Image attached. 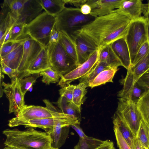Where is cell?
I'll use <instances>...</instances> for the list:
<instances>
[{"instance_id": "obj_1", "label": "cell", "mask_w": 149, "mask_h": 149, "mask_svg": "<svg viewBox=\"0 0 149 149\" xmlns=\"http://www.w3.org/2000/svg\"><path fill=\"white\" fill-rule=\"evenodd\" d=\"M132 20L127 15L115 9L108 15L96 17L72 34L81 36L97 49H102L125 37Z\"/></svg>"}, {"instance_id": "obj_2", "label": "cell", "mask_w": 149, "mask_h": 149, "mask_svg": "<svg viewBox=\"0 0 149 149\" xmlns=\"http://www.w3.org/2000/svg\"><path fill=\"white\" fill-rule=\"evenodd\" d=\"M2 133L6 136L5 146L24 149H50L52 141L46 132L29 127L23 130L7 129Z\"/></svg>"}, {"instance_id": "obj_3", "label": "cell", "mask_w": 149, "mask_h": 149, "mask_svg": "<svg viewBox=\"0 0 149 149\" xmlns=\"http://www.w3.org/2000/svg\"><path fill=\"white\" fill-rule=\"evenodd\" d=\"M95 17L81 13L80 8L66 7L56 17L55 28L70 36L93 21Z\"/></svg>"}, {"instance_id": "obj_4", "label": "cell", "mask_w": 149, "mask_h": 149, "mask_svg": "<svg viewBox=\"0 0 149 149\" xmlns=\"http://www.w3.org/2000/svg\"><path fill=\"white\" fill-rule=\"evenodd\" d=\"M56 23V17L43 12L31 22L26 25L24 35H27L47 49L50 36Z\"/></svg>"}, {"instance_id": "obj_5", "label": "cell", "mask_w": 149, "mask_h": 149, "mask_svg": "<svg viewBox=\"0 0 149 149\" xmlns=\"http://www.w3.org/2000/svg\"><path fill=\"white\" fill-rule=\"evenodd\" d=\"M147 20L144 16L130 23L125 38L130 53L131 65L139 48L147 41Z\"/></svg>"}, {"instance_id": "obj_6", "label": "cell", "mask_w": 149, "mask_h": 149, "mask_svg": "<svg viewBox=\"0 0 149 149\" xmlns=\"http://www.w3.org/2000/svg\"><path fill=\"white\" fill-rule=\"evenodd\" d=\"M43 101L46 105V107L25 105L21 109L15 114L16 117L26 120L76 117L64 113L60 110L58 111L48 100L44 99Z\"/></svg>"}, {"instance_id": "obj_7", "label": "cell", "mask_w": 149, "mask_h": 149, "mask_svg": "<svg viewBox=\"0 0 149 149\" xmlns=\"http://www.w3.org/2000/svg\"><path fill=\"white\" fill-rule=\"evenodd\" d=\"M118 100L116 112L123 118L136 137L143 119L137 103L124 98L120 97Z\"/></svg>"}, {"instance_id": "obj_8", "label": "cell", "mask_w": 149, "mask_h": 149, "mask_svg": "<svg viewBox=\"0 0 149 149\" xmlns=\"http://www.w3.org/2000/svg\"><path fill=\"white\" fill-rule=\"evenodd\" d=\"M49 57L50 67L58 73L61 78L78 66L59 41Z\"/></svg>"}, {"instance_id": "obj_9", "label": "cell", "mask_w": 149, "mask_h": 149, "mask_svg": "<svg viewBox=\"0 0 149 149\" xmlns=\"http://www.w3.org/2000/svg\"><path fill=\"white\" fill-rule=\"evenodd\" d=\"M80 121L76 117L69 118H50L26 120L16 117L9 120L8 125L10 127L23 125L25 127H38L43 129L46 132H47L60 122H67L74 124L80 123Z\"/></svg>"}, {"instance_id": "obj_10", "label": "cell", "mask_w": 149, "mask_h": 149, "mask_svg": "<svg viewBox=\"0 0 149 149\" xmlns=\"http://www.w3.org/2000/svg\"><path fill=\"white\" fill-rule=\"evenodd\" d=\"M101 48L97 49L85 62L64 75L58 83L62 88L77 79H80L91 71L98 62Z\"/></svg>"}, {"instance_id": "obj_11", "label": "cell", "mask_w": 149, "mask_h": 149, "mask_svg": "<svg viewBox=\"0 0 149 149\" xmlns=\"http://www.w3.org/2000/svg\"><path fill=\"white\" fill-rule=\"evenodd\" d=\"M1 86L4 87L3 91L6 95L9 103V113L15 114L24 106V96L20 88L19 79L16 77L11 79L10 83L2 81Z\"/></svg>"}, {"instance_id": "obj_12", "label": "cell", "mask_w": 149, "mask_h": 149, "mask_svg": "<svg viewBox=\"0 0 149 149\" xmlns=\"http://www.w3.org/2000/svg\"><path fill=\"white\" fill-rule=\"evenodd\" d=\"M23 51L22 58L17 69V77L20 79L24 78L29 66L37 56L43 47L38 42L29 36L23 43Z\"/></svg>"}, {"instance_id": "obj_13", "label": "cell", "mask_w": 149, "mask_h": 149, "mask_svg": "<svg viewBox=\"0 0 149 149\" xmlns=\"http://www.w3.org/2000/svg\"><path fill=\"white\" fill-rule=\"evenodd\" d=\"M123 0H88L86 3L90 6V14L95 17L108 15L119 8Z\"/></svg>"}, {"instance_id": "obj_14", "label": "cell", "mask_w": 149, "mask_h": 149, "mask_svg": "<svg viewBox=\"0 0 149 149\" xmlns=\"http://www.w3.org/2000/svg\"><path fill=\"white\" fill-rule=\"evenodd\" d=\"M43 9L39 0H26L16 22L26 25L40 15Z\"/></svg>"}, {"instance_id": "obj_15", "label": "cell", "mask_w": 149, "mask_h": 149, "mask_svg": "<svg viewBox=\"0 0 149 149\" xmlns=\"http://www.w3.org/2000/svg\"><path fill=\"white\" fill-rule=\"evenodd\" d=\"M72 125L67 122H60L46 132L52 139V148L59 149L65 143L69 134L70 126Z\"/></svg>"}, {"instance_id": "obj_16", "label": "cell", "mask_w": 149, "mask_h": 149, "mask_svg": "<svg viewBox=\"0 0 149 149\" xmlns=\"http://www.w3.org/2000/svg\"><path fill=\"white\" fill-rule=\"evenodd\" d=\"M70 36L75 44L78 66L87 61L97 49L78 35L72 34Z\"/></svg>"}, {"instance_id": "obj_17", "label": "cell", "mask_w": 149, "mask_h": 149, "mask_svg": "<svg viewBox=\"0 0 149 149\" xmlns=\"http://www.w3.org/2000/svg\"><path fill=\"white\" fill-rule=\"evenodd\" d=\"M146 4L141 0H123L117 11L123 12L130 16L132 20L139 19L145 12Z\"/></svg>"}, {"instance_id": "obj_18", "label": "cell", "mask_w": 149, "mask_h": 149, "mask_svg": "<svg viewBox=\"0 0 149 149\" xmlns=\"http://www.w3.org/2000/svg\"><path fill=\"white\" fill-rule=\"evenodd\" d=\"M116 55L123 66L127 70L131 63L130 54L125 37L115 41L111 44Z\"/></svg>"}, {"instance_id": "obj_19", "label": "cell", "mask_w": 149, "mask_h": 149, "mask_svg": "<svg viewBox=\"0 0 149 149\" xmlns=\"http://www.w3.org/2000/svg\"><path fill=\"white\" fill-rule=\"evenodd\" d=\"M50 67L47 49L43 47L39 54L28 68L24 78L34 73H40Z\"/></svg>"}, {"instance_id": "obj_20", "label": "cell", "mask_w": 149, "mask_h": 149, "mask_svg": "<svg viewBox=\"0 0 149 149\" xmlns=\"http://www.w3.org/2000/svg\"><path fill=\"white\" fill-rule=\"evenodd\" d=\"M113 125L119 130L123 136L131 149H135L134 139L136 137L131 130L122 117L116 112L113 117Z\"/></svg>"}, {"instance_id": "obj_21", "label": "cell", "mask_w": 149, "mask_h": 149, "mask_svg": "<svg viewBox=\"0 0 149 149\" xmlns=\"http://www.w3.org/2000/svg\"><path fill=\"white\" fill-rule=\"evenodd\" d=\"M23 43L6 56L0 57V60L8 66L14 69H18L23 56Z\"/></svg>"}, {"instance_id": "obj_22", "label": "cell", "mask_w": 149, "mask_h": 149, "mask_svg": "<svg viewBox=\"0 0 149 149\" xmlns=\"http://www.w3.org/2000/svg\"><path fill=\"white\" fill-rule=\"evenodd\" d=\"M39 0L45 11L55 17L65 8V3L63 0Z\"/></svg>"}, {"instance_id": "obj_23", "label": "cell", "mask_w": 149, "mask_h": 149, "mask_svg": "<svg viewBox=\"0 0 149 149\" xmlns=\"http://www.w3.org/2000/svg\"><path fill=\"white\" fill-rule=\"evenodd\" d=\"M59 42L66 53L75 62L77 65V54L74 40L68 35L61 32H59Z\"/></svg>"}, {"instance_id": "obj_24", "label": "cell", "mask_w": 149, "mask_h": 149, "mask_svg": "<svg viewBox=\"0 0 149 149\" xmlns=\"http://www.w3.org/2000/svg\"><path fill=\"white\" fill-rule=\"evenodd\" d=\"M125 77L120 80V83L123 87L118 93V96L120 97L130 100L135 83L133 80L132 72L129 68Z\"/></svg>"}, {"instance_id": "obj_25", "label": "cell", "mask_w": 149, "mask_h": 149, "mask_svg": "<svg viewBox=\"0 0 149 149\" xmlns=\"http://www.w3.org/2000/svg\"><path fill=\"white\" fill-rule=\"evenodd\" d=\"M118 70V68L115 67L103 70L97 76L91 83L88 84V86L92 88L104 84L107 82H113V77Z\"/></svg>"}, {"instance_id": "obj_26", "label": "cell", "mask_w": 149, "mask_h": 149, "mask_svg": "<svg viewBox=\"0 0 149 149\" xmlns=\"http://www.w3.org/2000/svg\"><path fill=\"white\" fill-rule=\"evenodd\" d=\"M99 61H104L113 67L122 66L121 62L113 50L111 45L101 49Z\"/></svg>"}, {"instance_id": "obj_27", "label": "cell", "mask_w": 149, "mask_h": 149, "mask_svg": "<svg viewBox=\"0 0 149 149\" xmlns=\"http://www.w3.org/2000/svg\"><path fill=\"white\" fill-rule=\"evenodd\" d=\"M88 85L84 82H79L75 85L74 90L72 102H71L81 112V106L84 102Z\"/></svg>"}, {"instance_id": "obj_28", "label": "cell", "mask_w": 149, "mask_h": 149, "mask_svg": "<svg viewBox=\"0 0 149 149\" xmlns=\"http://www.w3.org/2000/svg\"><path fill=\"white\" fill-rule=\"evenodd\" d=\"M62 113L77 117L80 121L81 112L72 103L68 102L64 97H59L57 102H54Z\"/></svg>"}, {"instance_id": "obj_29", "label": "cell", "mask_w": 149, "mask_h": 149, "mask_svg": "<svg viewBox=\"0 0 149 149\" xmlns=\"http://www.w3.org/2000/svg\"><path fill=\"white\" fill-rule=\"evenodd\" d=\"M133 75L134 82H137L139 77L149 69V53L134 65L129 68Z\"/></svg>"}, {"instance_id": "obj_30", "label": "cell", "mask_w": 149, "mask_h": 149, "mask_svg": "<svg viewBox=\"0 0 149 149\" xmlns=\"http://www.w3.org/2000/svg\"><path fill=\"white\" fill-rule=\"evenodd\" d=\"M113 68L115 67L111 66L105 62L98 61L96 66L91 71L79 79V82L85 83L88 86L101 72L105 70Z\"/></svg>"}, {"instance_id": "obj_31", "label": "cell", "mask_w": 149, "mask_h": 149, "mask_svg": "<svg viewBox=\"0 0 149 149\" xmlns=\"http://www.w3.org/2000/svg\"><path fill=\"white\" fill-rule=\"evenodd\" d=\"M17 20L8 12L6 16L0 20V46L3 44L5 36L8 32L16 22Z\"/></svg>"}, {"instance_id": "obj_32", "label": "cell", "mask_w": 149, "mask_h": 149, "mask_svg": "<svg viewBox=\"0 0 149 149\" xmlns=\"http://www.w3.org/2000/svg\"><path fill=\"white\" fill-rule=\"evenodd\" d=\"M104 142V141L87 136L84 138H79L73 149H95Z\"/></svg>"}, {"instance_id": "obj_33", "label": "cell", "mask_w": 149, "mask_h": 149, "mask_svg": "<svg viewBox=\"0 0 149 149\" xmlns=\"http://www.w3.org/2000/svg\"><path fill=\"white\" fill-rule=\"evenodd\" d=\"M143 119L149 127V92H146L137 103Z\"/></svg>"}, {"instance_id": "obj_34", "label": "cell", "mask_w": 149, "mask_h": 149, "mask_svg": "<svg viewBox=\"0 0 149 149\" xmlns=\"http://www.w3.org/2000/svg\"><path fill=\"white\" fill-rule=\"evenodd\" d=\"M29 36L10 40L3 44L0 46V57L4 56L15 50L26 41Z\"/></svg>"}, {"instance_id": "obj_35", "label": "cell", "mask_w": 149, "mask_h": 149, "mask_svg": "<svg viewBox=\"0 0 149 149\" xmlns=\"http://www.w3.org/2000/svg\"><path fill=\"white\" fill-rule=\"evenodd\" d=\"M40 74L42 76V82L46 85L51 83H58L61 77L58 73L51 67L41 71Z\"/></svg>"}, {"instance_id": "obj_36", "label": "cell", "mask_w": 149, "mask_h": 149, "mask_svg": "<svg viewBox=\"0 0 149 149\" xmlns=\"http://www.w3.org/2000/svg\"><path fill=\"white\" fill-rule=\"evenodd\" d=\"M10 10V12L17 20L20 16L26 0H5Z\"/></svg>"}, {"instance_id": "obj_37", "label": "cell", "mask_w": 149, "mask_h": 149, "mask_svg": "<svg viewBox=\"0 0 149 149\" xmlns=\"http://www.w3.org/2000/svg\"><path fill=\"white\" fill-rule=\"evenodd\" d=\"M136 137L143 145L149 149V127L142 119Z\"/></svg>"}, {"instance_id": "obj_38", "label": "cell", "mask_w": 149, "mask_h": 149, "mask_svg": "<svg viewBox=\"0 0 149 149\" xmlns=\"http://www.w3.org/2000/svg\"><path fill=\"white\" fill-rule=\"evenodd\" d=\"M41 76L40 73H34L19 80L21 90L24 96L36 82L37 79Z\"/></svg>"}, {"instance_id": "obj_39", "label": "cell", "mask_w": 149, "mask_h": 149, "mask_svg": "<svg viewBox=\"0 0 149 149\" xmlns=\"http://www.w3.org/2000/svg\"><path fill=\"white\" fill-rule=\"evenodd\" d=\"M25 25H26L23 24L16 22L11 29L10 40H17L19 39V38L21 36L24 35V29Z\"/></svg>"}, {"instance_id": "obj_40", "label": "cell", "mask_w": 149, "mask_h": 149, "mask_svg": "<svg viewBox=\"0 0 149 149\" xmlns=\"http://www.w3.org/2000/svg\"><path fill=\"white\" fill-rule=\"evenodd\" d=\"M113 130L119 149H131L117 127L113 125Z\"/></svg>"}, {"instance_id": "obj_41", "label": "cell", "mask_w": 149, "mask_h": 149, "mask_svg": "<svg viewBox=\"0 0 149 149\" xmlns=\"http://www.w3.org/2000/svg\"><path fill=\"white\" fill-rule=\"evenodd\" d=\"M60 33L54 28L51 32L47 48L49 56L51 54L59 41Z\"/></svg>"}, {"instance_id": "obj_42", "label": "cell", "mask_w": 149, "mask_h": 149, "mask_svg": "<svg viewBox=\"0 0 149 149\" xmlns=\"http://www.w3.org/2000/svg\"><path fill=\"white\" fill-rule=\"evenodd\" d=\"M75 86L69 84L62 88L59 90L60 96L64 97L68 102H72Z\"/></svg>"}, {"instance_id": "obj_43", "label": "cell", "mask_w": 149, "mask_h": 149, "mask_svg": "<svg viewBox=\"0 0 149 149\" xmlns=\"http://www.w3.org/2000/svg\"><path fill=\"white\" fill-rule=\"evenodd\" d=\"M149 53V45L147 41L140 47L136 54L133 63L130 66H132L146 56Z\"/></svg>"}, {"instance_id": "obj_44", "label": "cell", "mask_w": 149, "mask_h": 149, "mask_svg": "<svg viewBox=\"0 0 149 149\" xmlns=\"http://www.w3.org/2000/svg\"><path fill=\"white\" fill-rule=\"evenodd\" d=\"M0 70L5 74H7L11 79L17 77L18 74L17 70L11 68L0 60Z\"/></svg>"}, {"instance_id": "obj_45", "label": "cell", "mask_w": 149, "mask_h": 149, "mask_svg": "<svg viewBox=\"0 0 149 149\" xmlns=\"http://www.w3.org/2000/svg\"><path fill=\"white\" fill-rule=\"evenodd\" d=\"M137 82L147 92H149V69L139 77Z\"/></svg>"}, {"instance_id": "obj_46", "label": "cell", "mask_w": 149, "mask_h": 149, "mask_svg": "<svg viewBox=\"0 0 149 149\" xmlns=\"http://www.w3.org/2000/svg\"><path fill=\"white\" fill-rule=\"evenodd\" d=\"M65 4L73 5L76 8H80L86 3L88 0H63Z\"/></svg>"}, {"instance_id": "obj_47", "label": "cell", "mask_w": 149, "mask_h": 149, "mask_svg": "<svg viewBox=\"0 0 149 149\" xmlns=\"http://www.w3.org/2000/svg\"><path fill=\"white\" fill-rule=\"evenodd\" d=\"M95 149H115L113 142L109 140L104 141V143Z\"/></svg>"}, {"instance_id": "obj_48", "label": "cell", "mask_w": 149, "mask_h": 149, "mask_svg": "<svg viewBox=\"0 0 149 149\" xmlns=\"http://www.w3.org/2000/svg\"><path fill=\"white\" fill-rule=\"evenodd\" d=\"M80 123L73 124L70 127L73 129L79 135V138H84L87 136L84 132L80 126Z\"/></svg>"}, {"instance_id": "obj_49", "label": "cell", "mask_w": 149, "mask_h": 149, "mask_svg": "<svg viewBox=\"0 0 149 149\" xmlns=\"http://www.w3.org/2000/svg\"><path fill=\"white\" fill-rule=\"evenodd\" d=\"M80 8L81 13L86 15L90 14L91 11V7L86 3L82 5Z\"/></svg>"}, {"instance_id": "obj_50", "label": "cell", "mask_w": 149, "mask_h": 149, "mask_svg": "<svg viewBox=\"0 0 149 149\" xmlns=\"http://www.w3.org/2000/svg\"><path fill=\"white\" fill-rule=\"evenodd\" d=\"M134 144L135 149H143L142 144L136 137L134 138Z\"/></svg>"}, {"instance_id": "obj_51", "label": "cell", "mask_w": 149, "mask_h": 149, "mask_svg": "<svg viewBox=\"0 0 149 149\" xmlns=\"http://www.w3.org/2000/svg\"><path fill=\"white\" fill-rule=\"evenodd\" d=\"M144 17L146 18L149 22V0L148 1V3L147 4L146 10Z\"/></svg>"}, {"instance_id": "obj_52", "label": "cell", "mask_w": 149, "mask_h": 149, "mask_svg": "<svg viewBox=\"0 0 149 149\" xmlns=\"http://www.w3.org/2000/svg\"><path fill=\"white\" fill-rule=\"evenodd\" d=\"M147 41H148V42L149 45V22L148 21V20H147Z\"/></svg>"}, {"instance_id": "obj_53", "label": "cell", "mask_w": 149, "mask_h": 149, "mask_svg": "<svg viewBox=\"0 0 149 149\" xmlns=\"http://www.w3.org/2000/svg\"><path fill=\"white\" fill-rule=\"evenodd\" d=\"M3 149H24L23 148H15L8 146H5Z\"/></svg>"}, {"instance_id": "obj_54", "label": "cell", "mask_w": 149, "mask_h": 149, "mask_svg": "<svg viewBox=\"0 0 149 149\" xmlns=\"http://www.w3.org/2000/svg\"><path fill=\"white\" fill-rule=\"evenodd\" d=\"M33 86H32L31 87H30L29 90H28V91H30V92H31L33 90Z\"/></svg>"}, {"instance_id": "obj_55", "label": "cell", "mask_w": 149, "mask_h": 149, "mask_svg": "<svg viewBox=\"0 0 149 149\" xmlns=\"http://www.w3.org/2000/svg\"><path fill=\"white\" fill-rule=\"evenodd\" d=\"M142 148L143 149H148L147 148H146L145 147H144L142 144Z\"/></svg>"}, {"instance_id": "obj_56", "label": "cell", "mask_w": 149, "mask_h": 149, "mask_svg": "<svg viewBox=\"0 0 149 149\" xmlns=\"http://www.w3.org/2000/svg\"><path fill=\"white\" fill-rule=\"evenodd\" d=\"M50 149H59L54 148L52 147Z\"/></svg>"}]
</instances>
